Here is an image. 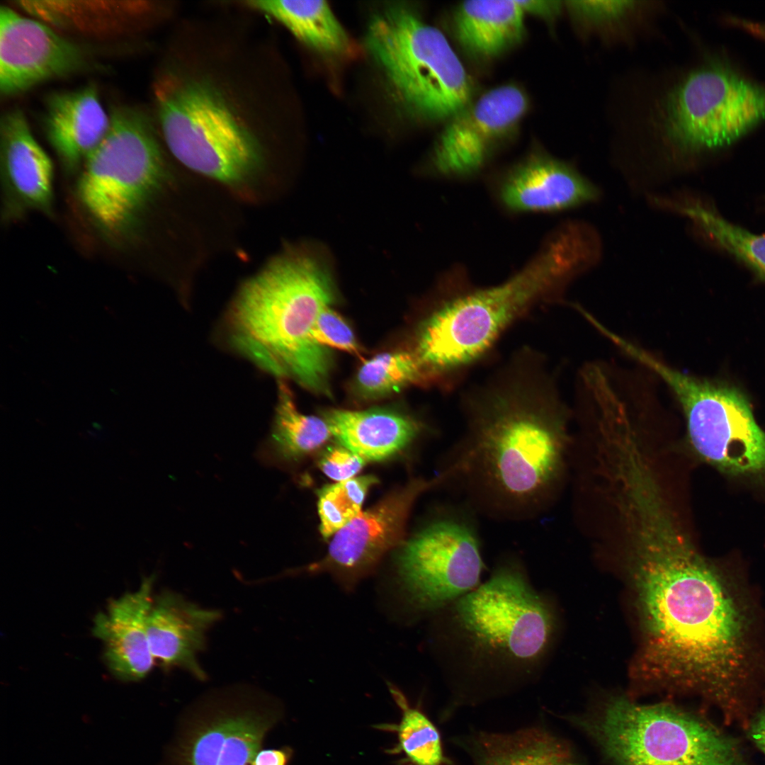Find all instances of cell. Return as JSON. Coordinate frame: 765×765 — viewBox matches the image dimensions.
<instances>
[{"label": "cell", "instance_id": "1", "mask_svg": "<svg viewBox=\"0 0 765 765\" xmlns=\"http://www.w3.org/2000/svg\"><path fill=\"white\" fill-rule=\"evenodd\" d=\"M625 523L645 676L722 707L737 704L756 659L755 616L743 589L697 552L667 505H642Z\"/></svg>", "mask_w": 765, "mask_h": 765}, {"label": "cell", "instance_id": "2", "mask_svg": "<svg viewBox=\"0 0 765 765\" xmlns=\"http://www.w3.org/2000/svg\"><path fill=\"white\" fill-rule=\"evenodd\" d=\"M463 430L443 466L477 515L538 518L562 467L567 409L543 353L522 346L462 396Z\"/></svg>", "mask_w": 765, "mask_h": 765}, {"label": "cell", "instance_id": "3", "mask_svg": "<svg viewBox=\"0 0 765 765\" xmlns=\"http://www.w3.org/2000/svg\"><path fill=\"white\" fill-rule=\"evenodd\" d=\"M215 47H177L154 82L158 124L188 169L231 185L263 162L266 76L245 56Z\"/></svg>", "mask_w": 765, "mask_h": 765}, {"label": "cell", "instance_id": "4", "mask_svg": "<svg viewBox=\"0 0 765 765\" xmlns=\"http://www.w3.org/2000/svg\"><path fill=\"white\" fill-rule=\"evenodd\" d=\"M581 263L573 242L555 232L502 283L480 286L462 268L448 271L415 336L413 351L427 385L453 390L511 326L538 307L560 300Z\"/></svg>", "mask_w": 765, "mask_h": 765}, {"label": "cell", "instance_id": "5", "mask_svg": "<svg viewBox=\"0 0 765 765\" xmlns=\"http://www.w3.org/2000/svg\"><path fill=\"white\" fill-rule=\"evenodd\" d=\"M332 279L314 256L300 252L271 261L241 288L231 319L238 348L263 368L290 375L307 390L332 395V358L312 330L334 299Z\"/></svg>", "mask_w": 765, "mask_h": 765}, {"label": "cell", "instance_id": "6", "mask_svg": "<svg viewBox=\"0 0 765 765\" xmlns=\"http://www.w3.org/2000/svg\"><path fill=\"white\" fill-rule=\"evenodd\" d=\"M647 79L621 129L650 138L674 157L730 144L765 117V89L725 67H673Z\"/></svg>", "mask_w": 765, "mask_h": 765}, {"label": "cell", "instance_id": "7", "mask_svg": "<svg viewBox=\"0 0 765 765\" xmlns=\"http://www.w3.org/2000/svg\"><path fill=\"white\" fill-rule=\"evenodd\" d=\"M573 721L611 765H747L729 737L672 703L616 696Z\"/></svg>", "mask_w": 765, "mask_h": 765}, {"label": "cell", "instance_id": "8", "mask_svg": "<svg viewBox=\"0 0 765 765\" xmlns=\"http://www.w3.org/2000/svg\"><path fill=\"white\" fill-rule=\"evenodd\" d=\"M366 42L390 84L414 113L448 120L471 102V80L450 42L408 7L392 5L375 15Z\"/></svg>", "mask_w": 765, "mask_h": 765}, {"label": "cell", "instance_id": "9", "mask_svg": "<svg viewBox=\"0 0 765 765\" xmlns=\"http://www.w3.org/2000/svg\"><path fill=\"white\" fill-rule=\"evenodd\" d=\"M452 604L455 627L476 667L528 669L543 655L552 618L516 560L500 562L487 581Z\"/></svg>", "mask_w": 765, "mask_h": 765}, {"label": "cell", "instance_id": "10", "mask_svg": "<svg viewBox=\"0 0 765 765\" xmlns=\"http://www.w3.org/2000/svg\"><path fill=\"white\" fill-rule=\"evenodd\" d=\"M109 114L108 130L85 160L76 193L96 225L119 236L130 230L158 187L164 160L145 113L120 106Z\"/></svg>", "mask_w": 765, "mask_h": 765}, {"label": "cell", "instance_id": "11", "mask_svg": "<svg viewBox=\"0 0 765 765\" xmlns=\"http://www.w3.org/2000/svg\"><path fill=\"white\" fill-rule=\"evenodd\" d=\"M626 353L669 387L701 458L732 475L765 472V433L741 392L681 373L637 345L630 344Z\"/></svg>", "mask_w": 765, "mask_h": 765}, {"label": "cell", "instance_id": "12", "mask_svg": "<svg viewBox=\"0 0 765 765\" xmlns=\"http://www.w3.org/2000/svg\"><path fill=\"white\" fill-rule=\"evenodd\" d=\"M477 516L464 502L448 504L402 543L398 573L418 611L441 609L477 586L484 568Z\"/></svg>", "mask_w": 765, "mask_h": 765}, {"label": "cell", "instance_id": "13", "mask_svg": "<svg viewBox=\"0 0 765 765\" xmlns=\"http://www.w3.org/2000/svg\"><path fill=\"white\" fill-rule=\"evenodd\" d=\"M266 696L225 691L206 701L174 750L176 765H253L276 715Z\"/></svg>", "mask_w": 765, "mask_h": 765}, {"label": "cell", "instance_id": "14", "mask_svg": "<svg viewBox=\"0 0 765 765\" xmlns=\"http://www.w3.org/2000/svg\"><path fill=\"white\" fill-rule=\"evenodd\" d=\"M446 481V473L440 471L428 480L414 479L390 493L335 533L325 556L302 572L312 574L327 572L343 589L353 591L389 550L401 544L416 499Z\"/></svg>", "mask_w": 765, "mask_h": 765}, {"label": "cell", "instance_id": "15", "mask_svg": "<svg viewBox=\"0 0 765 765\" xmlns=\"http://www.w3.org/2000/svg\"><path fill=\"white\" fill-rule=\"evenodd\" d=\"M528 106L526 94L514 84L491 89L448 120L433 153L441 176L464 178L478 173L493 149L516 128Z\"/></svg>", "mask_w": 765, "mask_h": 765}, {"label": "cell", "instance_id": "16", "mask_svg": "<svg viewBox=\"0 0 765 765\" xmlns=\"http://www.w3.org/2000/svg\"><path fill=\"white\" fill-rule=\"evenodd\" d=\"M87 65L84 50L40 21L0 9V92L11 96Z\"/></svg>", "mask_w": 765, "mask_h": 765}, {"label": "cell", "instance_id": "17", "mask_svg": "<svg viewBox=\"0 0 765 765\" xmlns=\"http://www.w3.org/2000/svg\"><path fill=\"white\" fill-rule=\"evenodd\" d=\"M490 186L499 207L511 214L560 211L598 195L571 164L541 152H531L494 176Z\"/></svg>", "mask_w": 765, "mask_h": 765}, {"label": "cell", "instance_id": "18", "mask_svg": "<svg viewBox=\"0 0 765 765\" xmlns=\"http://www.w3.org/2000/svg\"><path fill=\"white\" fill-rule=\"evenodd\" d=\"M154 579L144 578L137 591L113 599L94 618L93 634L103 642L105 662L119 680H141L152 669L147 623Z\"/></svg>", "mask_w": 765, "mask_h": 765}, {"label": "cell", "instance_id": "19", "mask_svg": "<svg viewBox=\"0 0 765 765\" xmlns=\"http://www.w3.org/2000/svg\"><path fill=\"white\" fill-rule=\"evenodd\" d=\"M220 618L183 596L164 591L152 601L147 623L149 648L164 669L178 667L198 679L205 674L197 657L205 645L208 630Z\"/></svg>", "mask_w": 765, "mask_h": 765}, {"label": "cell", "instance_id": "20", "mask_svg": "<svg viewBox=\"0 0 765 765\" xmlns=\"http://www.w3.org/2000/svg\"><path fill=\"white\" fill-rule=\"evenodd\" d=\"M0 136L1 171L8 193L20 206L49 212L53 165L21 110L11 109L2 115Z\"/></svg>", "mask_w": 765, "mask_h": 765}, {"label": "cell", "instance_id": "21", "mask_svg": "<svg viewBox=\"0 0 765 765\" xmlns=\"http://www.w3.org/2000/svg\"><path fill=\"white\" fill-rule=\"evenodd\" d=\"M110 122L94 86L56 92L47 99L46 137L69 170L84 163L105 137Z\"/></svg>", "mask_w": 765, "mask_h": 765}, {"label": "cell", "instance_id": "22", "mask_svg": "<svg viewBox=\"0 0 765 765\" xmlns=\"http://www.w3.org/2000/svg\"><path fill=\"white\" fill-rule=\"evenodd\" d=\"M322 418L340 445L369 461L385 460L403 450L424 429L419 419L390 409H331Z\"/></svg>", "mask_w": 765, "mask_h": 765}, {"label": "cell", "instance_id": "23", "mask_svg": "<svg viewBox=\"0 0 765 765\" xmlns=\"http://www.w3.org/2000/svg\"><path fill=\"white\" fill-rule=\"evenodd\" d=\"M525 16L518 1H464L454 13L455 35L470 54L492 58L522 39Z\"/></svg>", "mask_w": 765, "mask_h": 765}, {"label": "cell", "instance_id": "24", "mask_svg": "<svg viewBox=\"0 0 765 765\" xmlns=\"http://www.w3.org/2000/svg\"><path fill=\"white\" fill-rule=\"evenodd\" d=\"M468 744L475 765H579L565 742L538 727L480 732Z\"/></svg>", "mask_w": 765, "mask_h": 765}, {"label": "cell", "instance_id": "25", "mask_svg": "<svg viewBox=\"0 0 765 765\" xmlns=\"http://www.w3.org/2000/svg\"><path fill=\"white\" fill-rule=\"evenodd\" d=\"M642 1H568L565 2L584 42L606 46L628 45L640 37L659 11V5Z\"/></svg>", "mask_w": 765, "mask_h": 765}, {"label": "cell", "instance_id": "26", "mask_svg": "<svg viewBox=\"0 0 765 765\" xmlns=\"http://www.w3.org/2000/svg\"><path fill=\"white\" fill-rule=\"evenodd\" d=\"M246 4L273 18L319 51L339 55L349 47L346 31L324 1H248Z\"/></svg>", "mask_w": 765, "mask_h": 765}, {"label": "cell", "instance_id": "27", "mask_svg": "<svg viewBox=\"0 0 765 765\" xmlns=\"http://www.w3.org/2000/svg\"><path fill=\"white\" fill-rule=\"evenodd\" d=\"M332 436L323 418L298 410L290 389L280 382L273 425L260 448L261 459L266 463L295 460L322 446Z\"/></svg>", "mask_w": 765, "mask_h": 765}, {"label": "cell", "instance_id": "28", "mask_svg": "<svg viewBox=\"0 0 765 765\" xmlns=\"http://www.w3.org/2000/svg\"><path fill=\"white\" fill-rule=\"evenodd\" d=\"M412 384H425L421 366L413 351L379 353L365 361L353 381L356 394L376 399Z\"/></svg>", "mask_w": 765, "mask_h": 765}, {"label": "cell", "instance_id": "29", "mask_svg": "<svg viewBox=\"0 0 765 765\" xmlns=\"http://www.w3.org/2000/svg\"><path fill=\"white\" fill-rule=\"evenodd\" d=\"M135 4L89 5L79 1H26L28 11L57 26H69L84 30H106L117 28L130 16L148 11L150 6Z\"/></svg>", "mask_w": 765, "mask_h": 765}, {"label": "cell", "instance_id": "30", "mask_svg": "<svg viewBox=\"0 0 765 765\" xmlns=\"http://www.w3.org/2000/svg\"><path fill=\"white\" fill-rule=\"evenodd\" d=\"M677 210L690 217L720 247L765 280V234H752L698 203H684Z\"/></svg>", "mask_w": 765, "mask_h": 765}, {"label": "cell", "instance_id": "31", "mask_svg": "<svg viewBox=\"0 0 765 765\" xmlns=\"http://www.w3.org/2000/svg\"><path fill=\"white\" fill-rule=\"evenodd\" d=\"M387 687L402 714L395 728L398 748L413 765H449L437 728L426 715L409 703L397 686L387 682Z\"/></svg>", "mask_w": 765, "mask_h": 765}, {"label": "cell", "instance_id": "32", "mask_svg": "<svg viewBox=\"0 0 765 765\" xmlns=\"http://www.w3.org/2000/svg\"><path fill=\"white\" fill-rule=\"evenodd\" d=\"M376 477L365 475L327 484L317 491L319 531L324 538L336 533L361 511L365 497Z\"/></svg>", "mask_w": 765, "mask_h": 765}, {"label": "cell", "instance_id": "33", "mask_svg": "<svg viewBox=\"0 0 765 765\" xmlns=\"http://www.w3.org/2000/svg\"><path fill=\"white\" fill-rule=\"evenodd\" d=\"M312 339L319 345L359 354L360 346L350 327L341 316L324 307L319 313L312 330Z\"/></svg>", "mask_w": 765, "mask_h": 765}, {"label": "cell", "instance_id": "34", "mask_svg": "<svg viewBox=\"0 0 765 765\" xmlns=\"http://www.w3.org/2000/svg\"><path fill=\"white\" fill-rule=\"evenodd\" d=\"M321 470L336 482L354 477L366 464L360 455L341 445L329 447L318 462Z\"/></svg>", "mask_w": 765, "mask_h": 765}, {"label": "cell", "instance_id": "35", "mask_svg": "<svg viewBox=\"0 0 765 765\" xmlns=\"http://www.w3.org/2000/svg\"><path fill=\"white\" fill-rule=\"evenodd\" d=\"M524 13L536 16L544 20L553 21L557 18L565 4L560 1H518Z\"/></svg>", "mask_w": 765, "mask_h": 765}, {"label": "cell", "instance_id": "36", "mask_svg": "<svg viewBox=\"0 0 765 765\" xmlns=\"http://www.w3.org/2000/svg\"><path fill=\"white\" fill-rule=\"evenodd\" d=\"M291 754L289 748L260 749L253 765H287Z\"/></svg>", "mask_w": 765, "mask_h": 765}, {"label": "cell", "instance_id": "37", "mask_svg": "<svg viewBox=\"0 0 765 765\" xmlns=\"http://www.w3.org/2000/svg\"><path fill=\"white\" fill-rule=\"evenodd\" d=\"M750 736L756 746L765 754V709L753 720Z\"/></svg>", "mask_w": 765, "mask_h": 765}, {"label": "cell", "instance_id": "38", "mask_svg": "<svg viewBox=\"0 0 765 765\" xmlns=\"http://www.w3.org/2000/svg\"><path fill=\"white\" fill-rule=\"evenodd\" d=\"M740 24L750 32L765 39V25L741 21Z\"/></svg>", "mask_w": 765, "mask_h": 765}]
</instances>
